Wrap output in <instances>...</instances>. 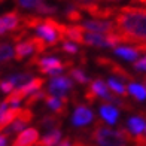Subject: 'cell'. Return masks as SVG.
Wrapping results in <instances>:
<instances>
[{"instance_id": "6da1fadb", "label": "cell", "mask_w": 146, "mask_h": 146, "mask_svg": "<svg viewBox=\"0 0 146 146\" xmlns=\"http://www.w3.org/2000/svg\"><path fill=\"white\" fill-rule=\"evenodd\" d=\"M115 35L122 43L146 42V9L136 6H121L115 15Z\"/></svg>"}, {"instance_id": "7a4b0ae2", "label": "cell", "mask_w": 146, "mask_h": 146, "mask_svg": "<svg viewBox=\"0 0 146 146\" xmlns=\"http://www.w3.org/2000/svg\"><path fill=\"white\" fill-rule=\"evenodd\" d=\"M91 137L97 146H128L131 142H134V137L130 134L128 130L121 128L119 131H115L103 127L100 122L94 128Z\"/></svg>"}, {"instance_id": "3957f363", "label": "cell", "mask_w": 146, "mask_h": 146, "mask_svg": "<svg viewBox=\"0 0 146 146\" xmlns=\"http://www.w3.org/2000/svg\"><path fill=\"white\" fill-rule=\"evenodd\" d=\"M27 64L29 66H37V69L40 73L51 75V76H55V78L63 72V69H66L64 64L57 58H42L40 60L37 55H33Z\"/></svg>"}, {"instance_id": "277c9868", "label": "cell", "mask_w": 146, "mask_h": 146, "mask_svg": "<svg viewBox=\"0 0 146 146\" xmlns=\"http://www.w3.org/2000/svg\"><path fill=\"white\" fill-rule=\"evenodd\" d=\"M84 97H85V100L90 102V103H94L96 97H102V98H104V100L109 102V103H112L113 98H115V96H112L110 92L108 91V84H106L103 79H96V81H92L91 85H90V88L85 91Z\"/></svg>"}, {"instance_id": "5b68a950", "label": "cell", "mask_w": 146, "mask_h": 146, "mask_svg": "<svg viewBox=\"0 0 146 146\" xmlns=\"http://www.w3.org/2000/svg\"><path fill=\"white\" fill-rule=\"evenodd\" d=\"M21 15L18 11H12L0 17V36L8 35V33H17L23 30L24 27L21 25Z\"/></svg>"}, {"instance_id": "8992f818", "label": "cell", "mask_w": 146, "mask_h": 146, "mask_svg": "<svg viewBox=\"0 0 146 146\" xmlns=\"http://www.w3.org/2000/svg\"><path fill=\"white\" fill-rule=\"evenodd\" d=\"M72 87H73V82L69 76H57L54 79H51L48 91H49V96L63 98L66 97V92L72 90Z\"/></svg>"}, {"instance_id": "52a82bcc", "label": "cell", "mask_w": 146, "mask_h": 146, "mask_svg": "<svg viewBox=\"0 0 146 146\" xmlns=\"http://www.w3.org/2000/svg\"><path fill=\"white\" fill-rule=\"evenodd\" d=\"M81 27L85 31L90 33H98V35H112L115 33V24L110 21H98V19H87L81 23Z\"/></svg>"}, {"instance_id": "ba28073f", "label": "cell", "mask_w": 146, "mask_h": 146, "mask_svg": "<svg viewBox=\"0 0 146 146\" xmlns=\"http://www.w3.org/2000/svg\"><path fill=\"white\" fill-rule=\"evenodd\" d=\"M30 54H36L37 55V48H36V37L30 36L27 40L19 42L15 45L14 48V58L17 61H23V60L30 55Z\"/></svg>"}, {"instance_id": "9c48e42d", "label": "cell", "mask_w": 146, "mask_h": 146, "mask_svg": "<svg viewBox=\"0 0 146 146\" xmlns=\"http://www.w3.org/2000/svg\"><path fill=\"white\" fill-rule=\"evenodd\" d=\"M96 61L98 66H102L104 69H109L112 73H115L116 76H119L121 79H125V81H133V76L125 70L124 67H121L119 64H116L115 61H112L110 58H106V57H97Z\"/></svg>"}, {"instance_id": "30bf717a", "label": "cell", "mask_w": 146, "mask_h": 146, "mask_svg": "<svg viewBox=\"0 0 146 146\" xmlns=\"http://www.w3.org/2000/svg\"><path fill=\"white\" fill-rule=\"evenodd\" d=\"M94 119V113L85 106H78L73 112V116H72V124L73 127H85L92 122Z\"/></svg>"}, {"instance_id": "8fae6325", "label": "cell", "mask_w": 146, "mask_h": 146, "mask_svg": "<svg viewBox=\"0 0 146 146\" xmlns=\"http://www.w3.org/2000/svg\"><path fill=\"white\" fill-rule=\"evenodd\" d=\"M39 142V131L37 128H25L17 136L12 146H35Z\"/></svg>"}, {"instance_id": "7c38bea8", "label": "cell", "mask_w": 146, "mask_h": 146, "mask_svg": "<svg viewBox=\"0 0 146 146\" xmlns=\"http://www.w3.org/2000/svg\"><path fill=\"white\" fill-rule=\"evenodd\" d=\"M45 102H46V104H48L52 110H55L58 115L60 113H61V115L67 113V103H69V98L67 97L57 98V97L48 96V97H45Z\"/></svg>"}, {"instance_id": "4fadbf2b", "label": "cell", "mask_w": 146, "mask_h": 146, "mask_svg": "<svg viewBox=\"0 0 146 146\" xmlns=\"http://www.w3.org/2000/svg\"><path fill=\"white\" fill-rule=\"evenodd\" d=\"M146 128V122L142 116H133L128 119V131L133 137L143 136V130Z\"/></svg>"}, {"instance_id": "5bb4252c", "label": "cell", "mask_w": 146, "mask_h": 146, "mask_svg": "<svg viewBox=\"0 0 146 146\" xmlns=\"http://www.w3.org/2000/svg\"><path fill=\"white\" fill-rule=\"evenodd\" d=\"M61 136H63V133H61L60 128L52 130L49 133H46L42 139H39L37 145L39 146H57L60 142H61Z\"/></svg>"}, {"instance_id": "9a60e30c", "label": "cell", "mask_w": 146, "mask_h": 146, "mask_svg": "<svg viewBox=\"0 0 146 146\" xmlns=\"http://www.w3.org/2000/svg\"><path fill=\"white\" fill-rule=\"evenodd\" d=\"M84 33L85 30L79 25H67L66 29V40H72L76 43H84Z\"/></svg>"}, {"instance_id": "2e32d148", "label": "cell", "mask_w": 146, "mask_h": 146, "mask_svg": "<svg viewBox=\"0 0 146 146\" xmlns=\"http://www.w3.org/2000/svg\"><path fill=\"white\" fill-rule=\"evenodd\" d=\"M100 116L103 118V121H106L108 124H115L118 121L119 112L115 106L112 104H103L100 108Z\"/></svg>"}, {"instance_id": "e0dca14e", "label": "cell", "mask_w": 146, "mask_h": 146, "mask_svg": "<svg viewBox=\"0 0 146 146\" xmlns=\"http://www.w3.org/2000/svg\"><path fill=\"white\" fill-rule=\"evenodd\" d=\"M115 54L118 57L127 60V61H134V60L139 57V52L134 48H128V46H116Z\"/></svg>"}, {"instance_id": "ac0fdd59", "label": "cell", "mask_w": 146, "mask_h": 146, "mask_svg": "<svg viewBox=\"0 0 146 146\" xmlns=\"http://www.w3.org/2000/svg\"><path fill=\"white\" fill-rule=\"evenodd\" d=\"M60 125H61V119H60V116H55V115H48L40 121V127H43L45 130H49V131L58 130Z\"/></svg>"}, {"instance_id": "d6986e66", "label": "cell", "mask_w": 146, "mask_h": 146, "mask_svg": "<svg viewBox=\"0 0 146 146\" xmlns=\"http://www.w3.org/2000/svg\"><path fill=\"white\" fill-rule=\"evenodd\" d=\"M31 79H33V76L30 75V73H18V75L11 76L8 81L14 85V88H15V87L21 88V87H24V85H27Z\"/></svg>"}, {"instance_id": "ffe728a7", "label": "cell", "mask_w": 146, "mask_h": 146, "mask_svg": "<svg viewBox=\"0 0 146 146\" xmlns=\"http://www.w3.org/2000/svg\"><path fill=\"white\" fill-rule=\"evenodd\" d=\"M108 87H109L112 91H115L118 96H121V97H127V94H128V90L125 88L119 81H116V79H113V78L108 79Z\"/></svg>"}, {"instance_id": "44dd1931", "label": "cell", "mask_w": 146, "mask_h": 146, "mask_svg": "<svg viewBox=\"0 0 146 146\" xmlns=\"http://www.w3.org/2000/svg\"><path fill=\"white\" fill-rule=\"evenodd\" d=\"M128 92L133 97H136L137 100H145L146 98V88L142 87V85H139V84H130Z\"/></svg>"}, {"instance_id": "7402d4cb", "label": "cell", "mask_w": 146, "mask_h": 146, "mask_svg": "<svg viewBox=\"0 0 146 146\" xmlns=\"http://www.w3.org/2000/svg\"><path fill=\"white\" fill-rule=\"evenodd\" d=\"M66 18L69 19V21L72 23H81L82 21V14H81V11L76 9L73 5L67 6V9H66Z\"/></svg>"}, {"instance_id": "603a6c76", "label": "cell", "mask_w": 146, "mask_h": 146, "mask_svg": "<svg viewBox=\"0 0 146 146\" xmlns=\"http://www.w3.org/2000/svg\"><path fill=\"white\" fill-rule=\"evenodd\" d=\"M14 57V48L9 43L0 45V61H9Z\"/></svg>"}, {"instance_id": "cb8c5ba5", "label": "cell", "mask_w": 146, "mask_h": 146, "mask_svg": "<svg viewBox=\"0 0 146 146\" xmlns=\"http://www.w3.org/2000/svg\"><path fill=\"white\" fill-rule=\"evenodd\" d=\"M69 73H70V78H73L78 84H87V82H90V79L84 75L81 69H70Z\"/></svg>"}, {"instance_id": "d4e9b609", "label": "cell", "mask_w": 146, "mask_h": 146, "mask_svg": "<svg viewBox=\"0 0 146 146\" xmlns=\"http://www.w3.org/2000/svg\"><path fill=\"white\" fill-rule=\"evenodd\" d=\"M35 11H36V14L51 15V14H55V12H57V8H55V6H49V5H46L45 2H42Z\"/></svg>"}, {"instance_id": "484cf974", "label": "cell", "mask_w": 146, "mask_h": 146, "mask_svg": "<svg viewBox=\"0 0 146 146\" xmlns=\"http://www.w3.org/2000/svg\"><path fill=\"white\" fill-rule=\"evenodd\" d=\"M25 125H27V122L21 121V119H15V121L12 122V125H11L8 134L11 136L12 133H21V131H24V130H25Z\"/></svg>"}, {"instance_id": "4316f807", "label": "cell", "mask_w": 146, "mask_h": 146, "mask_svg": "<svg viewBox=\"0 0 146 146\" xmlns=\"http://www.w3.org/2000/svg\"><path fill=\"white\" fill-rule=\"evenodd\" d=\"M43 0H17V3L25 9H36L39 5H40Z\"/></svg>"}, {"instance_id": "83f0119b", "label": "cell", "mask_w": 146, "mask_h": 146, "mask_svg": "<svg viewBox=\"0 0 146 146\" xmlns=\"http://www.w3.org/2000/svg\"><path fill=\"white\" fill-rule=\"evenodd\" d=\"M46 94H45V92L43 91H37V92H33V94L27 98V100H25V104H27L29 106V108H30V106H33V104H35L36 102H39V100H40V98H43Z\"/></svg>"}, {"instance_id": "f1b7e54d", "label": "cell", "mask_w": 146, "mask_h": 146, "mask_svg": "<svg viewBox=\"0 0 146 146\" xmlns=\"http://www.w3.org/2000/svg\"><path fill=\"white\" fill-rule=\"evenodd\" d=\"M61 49H63V51H66V52H69V54H76V52L79 51L78 46H76V45H73V43H72V42H69V40L63 42Z\"/></svg>"}, {"instance_id": "f546056e", "label": "cell", "mask_w": 146, "mask_h": 146, "mask_svg": "<svg viewBox=\"0 0 146 146\" xmlns=\"http://www.w3.org/2000/svg\"><path fill=\"white\" fill-rule=\"evenodd\" d=\"M0 90H2L5 94H11L14 91V85H12L9 81H5V82H0Z\"/></svg>"}, {"instance_id": "4dcf8cb0", "label": "cell", "mask_w": 146, "mask_h": 146, "mask_svg": "<svg viewBox=\"0 0 146 146\" xmlns=\"http://www.w3.org/2000/svg\"><path fill=\"white\" fill-rule=\"evenodd\" d=\"M134 69L136 70H142V72H146V57L139 60V61L134 63Z\"/></svg>"}, {"instance_id": "1f68e13d", "label": "cell", "mask_w": 146, "mask_h": 146, "mask_svg": "<svg viewBox=\"0 0 146 146\" xmlns=\"http://www.w3.org/2000/svg\"><path fill=\"white\" fill-rule=\"evenodd\" d=\"M8 140H9V134H8V133L0 134V146H8Z\"/></svg>"}, {"instance_id": "d6a6232c", "label": "cell", "mask_w": 146, "mask_h": 146, "mask_svg": "<svg viewBox=\"0 0 146 146\" xmlns=\"http://www.w3.org/2000/svg\"><path fill=\"white\" fill-rule=\"evenodd\" d=\"M57 146H73V143H72L70 139H63V140L60 142Z\"/></svg>"}, {"instance_id": "836d02e7", "label": "cell", "mask_w": 146, "mask_h": 146, "mask_svg": "<svg viewBox=\"0 0 146 146\" xmlns=\"http://www.w3.org/2000/svg\"><path fill=\"white\" fill-rule=\"evenodd\" d=\"M98 2H118V0H98ZM133 3H134V0H131Z\"/></svg>"}, {"instance_id": "e575fe53", "label": "cell", "mask_w": 146, "mask_h": 146, "mask_svg": "<svg viewBox=\"0 0 146 146\" xmlns=\"http://www.w3.org/2000/svg\"><path fill=\"white\" fill-rule=\"evenodd\" d=\"M145 131H146V128H145ZM145 136H146V133H145Z\"/></svg>"}, {"instance_id": "d590c367", "label": "cell", "mask_w": 146, "mask_h": 146, "mask_svg": "<svg viewBox=\"0 0 146 146\" xmlns=\"http://www.w3.org/2000/svg\"><path fill=\"white\" fill-rule=\"evenodd\" d=\"M2 2H3V0H0V3H2Z\"/></svg>"}]
</instances>
